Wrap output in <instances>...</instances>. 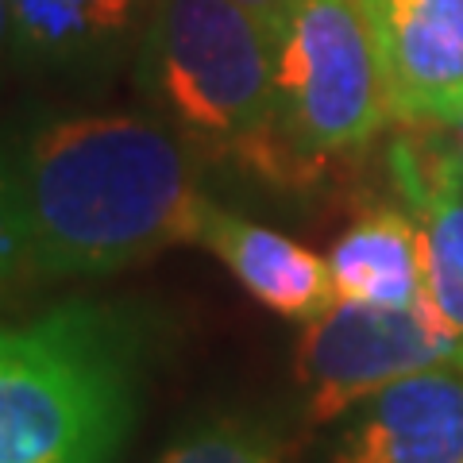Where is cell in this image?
I'll list each match as a JSON object with an SVG mask.
<instances>
[{
    "instance_id": "obj_7",
    "label": "cell",
    "mask_w": 463,
    "mask_h": 463,
    "mask_svg": "<svg viewBox=\"0 0 463 463\" xmlns=\"http://www.w3.org/2000/svg\"><path fill=\"white\" fill-rule=\"evenodd\" d=\"M332 463H463V367H437L355 405Z\"/></svg>"
},
{
    "instance_id": "obj_2",
    "label": "cell",
    "mask_w": 463,
    "mask_h": 463,
    "mask_svg": "<svg viewBox=\"0 0 463 463\" xmlns=\"http://www.w3.org/2000/svg\"><path fill=\"white\" fill-rule=\"evenodd\" d=\"M147 321L109 301L0 317V463H112L136 425Z\"/></svg>"
},
{
    "instance_id": "obj_5",
    "label": "cell",
    "mask_w": 463,
    "mask_h": 463,
    "mask_svg": "<svg viewBox=\"0 0 463 463\" xmlns=\"http://www.w3.org/2000/svg\"><path fill=\"white\" fill-rule=\"evenodd\" d=\"M437 367H463V336L432 298L413 306H371L336 298L306 321L294 371L309 421H336L398 379Z\"/></svg>"
},
{
    "instance_id": "obj_10",
    "label": "cell",
    "mask_w": 463,
    "mask_h": 463,
    "mask_svg": "<svg viewBox=\"0 0 463 463\" xmlns=\"http://www.w3.org/2000/svg\"><path fill=\"white\" fill-rule=\"evenodd\" d=\"M151 0H8V47L58 74L105 70L143 35Z\"/></svg>"
},
{
    "instance_id": "obj_12",
    "label": "cell",
    "mask_w": 463,
    "mask_h": 463,
    "mask_svg": "<svg viewBox=\"0 0 463 463\" xmlns=\"http://www.w3.org/2000/svg\"><path fill=\"white\" fill-rule=\"evenodd\" d=\"M158 463H282V440L267 425L221 417L166 448Z\"/></svg>"
},
{
    "instance_id": "obj_4",
    "label": "cell",
    "mask_w": 463,
    "mask_h": 463,
    "mask_svg": "<svg viewBox=\"0 0 463 463\" xmlns=\"http://www.w3.org/2000/svg\"><path fill=\"white\" fill-rule=\"evenodd\" d=\"M282 136L301 182L394 120L379 51L359 0H294L274 35Z\"/></svg>"
},
{
    "instance_id": "obj_1",
    "label": "cell",
    "mask_w": 463,
    "mask_h": 463,
    "mask_svg": "<svg viewBox=\"0 0 463 463\" xmlns=\"http://www.w3.org/2000/svg\"><path fill=\"white\" fill-rule=\"evenodd\" d=\"M32 270L93 279L201 243L216 201L197 182L194 147L166 120L132 112L62 116L20 155Z\"/></svg>"
},
{
    "instance_id": "obj_3",
    "label": "cell",
    "mask_w": 463,
    "mask_h": 463,
    "mask_svg": "<svg viewBox=\"0 0 463 463\" xmlns=\"http://www.w3.org/2000/svg\"><path fill=\"white\" fill-rule=\"evenodd\" d=\"M139 81L194 155L306 185L282 136L274 39L236 0H151Z\"/></svg>"
},
{
    "instance_id": "obj_6",
    "label": "cell",
    "mask_w": 463,
    "mask_h": 463,
    "mask_svg": "<svg viewBox=\"0 0 463 463\" xmlns=\"http://www.w3.org/2000/svg\"><path fill=\"white\" fill-rule=\"evenodd\" d=\"M402 124L463 116V0H359Z\"/></svg>"
},
{
    "instance_id": "obj_9",
    "label": "cell",
    "mask_w": 463,
    "mask_h": 463,
    "mask_svg": "<svg viewBox=\"0 0 463 463\" xmlns=\"http://www.w3.org/2000/svg\"><path fill=\"white\" fill-rule=\"evenodd\" d=\"M201 243L221 259L224 270L259 306L286 321H313L340 298L328 259L240 213L216 205L201 232Z\"/></svg>"
},
{
    "instance_id": "obj_13",
    "label": "cell",
    "mask_w": 463,
    "mask_h": 463,
    "mask_svg": "<svg viewBox=\"0 0 463 463\" xmlns=\"http://www.w3.org/2000/svg\"><path fill=\"white\" fill-rule=\"evenodd\" d=\"M27 270H32V224H27L20 158L0 151V286Z\"/></svg>"
},
{
    "instance_id": "obj_14",
    "label": "cell",
    "mask_w": 463,
    "mask_h": 463,
    "mask_svg": "<svg viewBox=\"0 0 463 463\" xmlns=\"http://www.w3.org/2000/svg\"><path fill=\"white\" fill-rule=\"evenodd\" d=\"M236 5H240L243 12H251V16L267 27V35L274 39V35L282 32V24H286L289 5H294V0H236Z\"/></svg>"
},
{
    "instance_id": "obj_15",
    "label": "cell",
    "mask_w": 463,
    "mask_h": 463,
    "mask_svg": "<svg viewBox=\"0 0 463 463\" xmlns=\"http://www.w3.org/2000/svg\"><path fill=\"white\" fill-rule=\"evenodd\" d=\"M8 47V0H0V51Z\"/></svg>"
},
{
    "instance_id": "obj_11",
    "label": "cell",
    "mask_w": 463,
    "mask_h": 463,
    "mask_svg": "<svg viewBox=\"0 0 463 463\" xmlns=\"http://www.w3.org/2000/svg\"><path fill=\"white\" fill-rule=\"evenodd\" d=\"M328 270L336 294L371 306H413L429 298L425 232L413 213L394 205L367 209L332 243Z\"/></svg>"
},
{
    "instance_id": "obj_8",
    "label": "cell",
    "mask_w": 463,
    "mask_h": 463,
    "mask_svg": "<svg viewBox=\"0 0 463 463\" xmlns=\"http://www.w3.org/2000/svg\"><path fill=\"white\" fill-rule=\"evenodd\" d=\"M417 128V136L394 139L390 174L425 232L432 306L463 336V158L456 143L432 136L437 124Z\"/></svg>"
}]
</instances>
